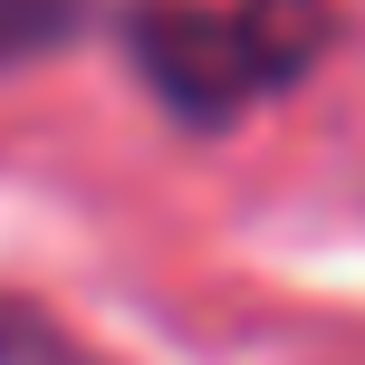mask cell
Segmentation results:
<instances>
[{"mask_svg":"<svg viewBox=\"0 0 365 365\" xmlns=\"http://www.w3.org/2000/svg\"><path fill=\"white\" fill-rule=\"evenodd\" d=\"M135 77L154 87V106L173 125H240L250 106L289 96L298 77L327 58L336 19L327 0H231V10H192V0H145L125 19Z\"/></svg>","mask_w":365,"mask_h":365,"instance_id":"6da1fadb","label":"cell"},{"mask_svg":"<svg viewBox=\"0 0 365 365\" xmlns=\"http://www.w3.org/2000/svg\"><path fill=\"white\" fill-rule=\"evenodd\" d=\"M0 365H106V356H87L58 317H38V308H19V298H0Z\"/></svg>","mask_w":365,"mask_h":365,"instance_id":"3957f363","label":"cell"},{"mask_svg":"<svg viewBox=\"0 0 365 365\" xmlns=\"http://www.w3.org/2000/svg\"><path fill=\"white\" fill-rule=\"evenodd\" d=\"M145 0H0V68L19 58H48V48H77V38H125V19Z\"/></svg>","mask_w":365,"mask_h":365,"instance_id":"7a4b0ae2","label":"cell"}]
</instances>
